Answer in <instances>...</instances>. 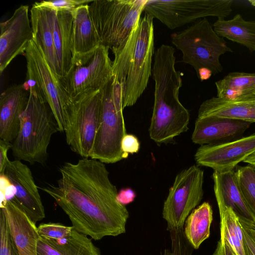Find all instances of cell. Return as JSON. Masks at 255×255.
Instances as JSON below:
<instances>
[{
	"label": "cell",
	"instance_id": "cell-1",
	"mask_svg": "<svg viewBox=\"0 0 255 255\" xmlns=\"http://www.w3.org/2000/svg\"><path fill=\"white\" fill-rule=\"evenodd\" d=\"M59 171L56 185L41 189L63 210L75 229L94 240L126 233L129 213L119 201L104 163L82 158L64 163Z\"/></svg>",
	"mask_w": 255,
	"mask_h": 255
},
{
	"label": "cell",
	"instance_id": "cell-2",
	"mask_svg": "<svg viewBox=\"0 0 255 255\" xmlns=\"http://www.w3.org/2000/svg\"><path fill=\"white\" fill-rule=\"evenodd\" d=\"M174 52L172 46L162 44L154 54V104L149 134L159 144L173 143L187 131L190 121L189 112L179 99L182 74L175 69Z\"/></svg>",
	"mask_w": 255,
	"mask_h": 255
},
{
	"label": "cell",
	"instance_id": "cell-3",
	"mask_svg": "<svg viewBox=\"0 0 255 255\" xmlns=\"http://www.w3.org/2000/svg\"><path fill=\"white\" fill-rule=\"evenodd\" d=\"M153 18L144 13L121 46L113 48V75L123 85V107L134 105L152 75L154 54Z\"/></svg>",
	"mask_w": 255,
	"mask_h": 255
},
{
	"label": "cell",
	"instance_id": "cell-4",
	"mask_svg": "<svg viewBox=\"0 0 255 255\" xmlns=\"http://www.w3.org/2000/svg\"><path fill=\"white\" fill-rule=\"evenodd\" d=\"M58 125L48 104L37 85L30 89L26 107L20 118L18 134L11 143L12 155L30 164H44L53 134Z\"/></svg>",
	"mask_w": 255,
	"mask_h": 255
},
{
	"label": "cell",
	"instance_id": "cell-5",
	"mask_svg": "<svg viewBox=\"0 0 255 255\" xmlns=\"http://www.w3.org/2000/svg\"><path fill=\"white\" fill-rule=\"evenodd\" d=\"M171 42L182 53V60L191 65L203 81L221 73L220 56L233 52L224 39L219 36L206 18L200 19L187 28L171 35Z\"/></svg>",
	"mask_w": 255,
	"mask_h": 255
},
{
	"label": "cell",
	"instance_id": "cell-6",
	"mask_svg": "<svg viewBox=\"0 0 255 255\" xmlns=\"http://www.w3.org/2000/svg\"><path fill=\"white\" fill-rule=\"evenodd\" d=\"M101 90L100 118L90 158L114 163L128 156L121 148L127 134L123 113V85L113 75Z\"/></svg>",
	"mask_w": 255,
	"mask_h": 255
},
{
	"label": "cell",
	"instance_id": "cell-7",
	"mask_svg": "<svg viewBox=\"0 0 255 255\" xmlns=\"http://www.w3.org/2000/svg\"><path fill=\"white\" fill-rule=\"evenodd\" d=\"M147 0H95L89 11L100 44L111 50L122 45L138 24Z\"/></svg>",
	"mask_w": 255,
	"mask_h": 255
},
{
	"label": "cell",
	"instance_id": "cell-8",
	"mask_svg": "<svg viewBox=\"0 0 255 255\" xmlns=\"http://www.w3.org/2000/svg\"><path fill=\"white\" fill-rule=\"evenodd\" d=\"M64 115V132L70 149L82 158H90L101 114V90L71 99Z\"/></svg>",
	"mask_w": 255,
	"mask_h": 255
},
{
	"label": "cell",
	"instance_id": "cell-9",
	"mask_svg": "<svg viewBox=\"0 0 255 255\" xmlns=\"http://www.w3.org/2000/svg\"><path fill=\"white\" fill-rule=\"evenodd\" d=\"M233 0H147L145 13L174 29L207 16L225 18Z\"/></svg>",
	"mask_w": 255,
	"mask_h": 255
},
{
	"label": "cell",
	"instance_id": "cell-10",
	"mask_svg": "<svg viewBox=\"0 0 255 255\" xmlns=\"http://www.w3.org/2000/svg\"><path fill=\"white\" fill-rule=\"evenodd\" d=\"M204 171L193 165L179 172L165 200L162 217L169 232L183 229L185 221L203 198Z\"/></svg>",
	"mask_w": 255,
	"mask_h": 255
},
{
	"label": "cell",
	"instance_id": "cell-11",
	"mask_svg": "<svg viewBox=\"0 0 255 255\" xmlns=\"http://www.w3.org/2000/svg\"><path fill=\"white\" fill-rule=\"evenodd\" d=\"M24 55L26 60L27 79L35 82L55 117L59 131L64 132V115L71 104V98L33 40L29 42Z\"/></svg>",
	"mask_w": 255,
	"mask_h": 255
},
{
	"label": "cell",
	"instance_id": "cell-12",
	"mask_svg": "<svg viewBox=\"0 0 255 255\" xmlns=\"http://www.w3.org/2000/svg\"><path fill=\"white\" fill-rule=\"evenodd\" d=\"M109 48L100 45L84 62L73 64L69 72L59 78L65 91L71 98L101 90L113 76Z\"/></svg>",
	"mask_w": 255,
	"mask_h": 255
},
{
	"label": "cell",
	"instance_id": "cell-13",
	"mask_svg": "<svg viewBox=\"0 0 255 255\" xmlns=\"http://www.w3.org/2000/svg\"><path fill=\"white\" fill-rule=\"evenodd\" d=\"M254 152L255 133L222 144L201 145L194 157L198 165L224 173L235 170L240 162Z\"/></svg>",
	"mask_w": 255,
	"mask_h": 255
},
{
	"label": "cell",
	"instance_id": "cell-14",
	"mask_svg": "<svg viewBox=\"0 0 255 255\" xmlns=\"http://www.w3.org/2000/svg\"><path fill=\"white\" fill-rule=\"evenodd\" d=\"M4 174L15 189L10 199L34 224L45 217L44 206L30 168L20 160H8Z\"/></svg>",
	"mask_w": 255,
	"mask_h": 255
},
{
	"label": "cell",
	"instance_id": "cell-15",
	"mask_svg": "<svg viewBox=\"0 0 255 255\" xmlns=\"http://www.w3.org/2000/svg\"><path fill=\"white\" fill-rule=\"evenodd\" d=\"M28 9V5H20L8 19L0 24L1 74L16 56L25 53L33 39Z\"/></svg>",
	"mask_w": 255,
	"mask_h": 255
},
{
	"label": "cell",
	"instance_id": "cell-16",
	"mask_svg": "<svg viewBox=\"0 0 255 255\" xmlns=\"http://www.w3.org/2000/svg\"><path fill=\"white\" fill-rule=\"evenodd\" d=\"M251 125L245 121L215 116L197 117L191 139L200 146L228 142L242 137Z\"/></svg>",
	"mask_w": 255,
	"mask_h": 255
},
{
	"label": "cell",
	"instance_id": "cell-17",
	"mask_svg": "<svg viewBox=\"0 0 255 255\" xmlns=\"http://www.w3.org/2000/svg\"><path fill=\"white\" fill-rule=\"evenodd\" d=\"M0 209L6 218L18 255H37L39 236L36 224L10 200L1 198Z\"/></svg>",
	"mask_w": 255,
	"mask_h": 255
},
{
	"label": "cell",
	"instance_id": "cell-18",
	"mask_svg": "<svg viewBox=\"0 0 255 255\" xmlns=\"http://www.w3.org/2000/svg\"><path fill=\"white\" fill-rule=\"evenodd\" d=\"M215 116L255 123V92L230 98L212 97L200 105L198 118Z\"/></svg>",
	"mask_w": 255,
	"mask_h": 255
},
{
	"label": "cell",
	"instance_id": "cell-19",
	"mask_svg": "<svg viewBox=\"0 0 255 255\" xmlns=\"http://www.w3.org/2000/svg\"><path fill=\"white\" fill-rule=\"evenodd\" d=\"M22 85L6 89L0 97V139L12 142L20 127V118L25 110L28 96Z\"/></svg>",
	"mask_w": 255,
	"mask_h": 255
},
{
	"label": "cell",
	"instance_id": "cell-20",
	"mask_svg": "<svg viewBox=\"0 0 255 255\" xmlns=\"http://www.w3.org/2000/svg\"><path fill=\"white\" fill-rule=\"evenodd\" d=\"M55 13V10L33 4L30 10V18L32 40L41 50L52 71L59 77L53 39Z\"/></svg>",
	"mask_w": 255,
	"mask_h": 255
},
{
	"label": "cell",
	"instance_id": "cell-21",
	"mask_svg": "<svg viewBox=\"0 0 255 255\" xmlns=\"http://www.w3.org/2000/svg\"><path fill=\"white\" fill-rule=\"evenodd\" d=\"M73 14V64L87 60L100 44L90 17L88 3L77 7Z\"/></svg>",
	"mask_w": 255,
	"mask_h": 255
},
{
	"label": "cell",
	"instance_id": "cell-22",
	"mask_svg": "<svg viewBox=\"0 0 255 255\" xmlns=\"http://www.w3.org/2000/svg\"><path fill=\"white\" fill-rule=\"evenodd\" d=\"M212 178L218 206L229 207L240 219L255 225V214L248 206L238 189L235 170L224 173L214 171Z\"/></svg>",
	"mask_w": 255,
	"mask_h": 255
},
{
	"label": "cell",
	"instance_id": "cell-23",
	"mask_svg": "<svg viewBox=\"0 0 255 255\" xmlns=\"http://www.w3.org/2000/svg\"><path fill=\"white\" fill-rule=\"evenodd\" d=\"M37 252V255H102L91 239L74 228L69 235L61 239L39 236Z\"/></svg>",
	"mask_w": 255,
	"mask_h": 255
},
{
	"label": "cell",
	"instance_id": "cell-24",
	"mask_svg": "<svg viewBox=\"0 0 255 255\" xmlns=\"http://www.w3.org/2000/svg\"><path fill=\"white\" fill-rule=\"evenodd\" d=\"M73 11L56 10L53 39L59 68V78L64 77L73 64Z\"/></svg>",
	"mask_w": 255,
	"mask_h": 255
},
{
	"label": "cell",
	"instance_id": "cell-25",
	"mask_svg": "<svg viewBox=\"0 0 255 255\" xmlns=\"http://www.w3.org/2000/svg\"><path fill=\"white\" fill-rule=\"evenodd\" d=\"M213 26L219 36L255 51V20H246L238 13L229 20L218 18Z\"/></svg>",
	"mask_w": 255,
	"mask_h": 255
},
{
	"label": "cell",
	"instance_id": "cell-26",
	"mask_svg": "<svg viewBox=\"0 0 255 255\" xmlns=\"http://www.w3.org/2000/svg\"><path fill=\"white\" fill-rule=\"evenodd\" d=\"M213 221V211L207 202L194 209L187 218L183 232L188 242L194 249L210 235V227Z\"/></svg>",
	"mask_w": 255,
	"mask_h": 255
},
{
	"label": "cell",
	"instance_id": "cell-27",
	"mask_svg": "<svg viewBox=\"0 0 255 255\" xmlns=\"http://www.w3.org/2000/svg\"><path fill=\"white\" fill-rule=\"evenodd\" d=\"M217 97L230 98L255 92V73H229L215 82Z\"/></svg>",
	"mask_w": 255,
	"mask_h": 255
},
{
	"label": "cell",
	"instance_id": "cell-28",
	"mask_svg": "<svg viewBox=\"0 0 255 255\" xmlns=\"http://www.w3.org/2000/svg\"><path fill=\"white\" fill-rule=\"evenodd\" d=\"M220 216V235L224 238L236 255H246L243 234L238 216L227 206H218Z\"/></svg>",
	"mask_w": 255,
	"mask_h": 255
},
{
	"label": "cell",
	"instance_id": "cell-29",
	"mask_svg": "<svg viewBox=\"0 0 255 255\" xmlns=\"http://www.w3.org/2000/svg\"><path fill=\"white\" fill-rule=\"evenodd\" d=\"M235 176L238 189L246 203L255 214V167L238 165Z\"/></svg>",
	"mask_w": 255,
	"mask_h": 255
},
{
	"label": "cell",
	"instance_id": "cell-30",
	"mask_svg": "<svg viewBox=\"0 0 255 255\" xmlns=\"http://www.w3.org/2000/svg\"><path fill=\"white\" fill-rule=\"evenodd\" d=\"M0 255H18L6 218L0 209Z\"/></svg>",
	"mask_w": 255,
	"mask_h": 255
},
{
	"label": "cell",
	"instance_id": "cell-31",
	"mask_svg": "<svg viewBox=\"0 0 255 255\" xmlns=\"http://www.w3.org/2000/svg\"><path fill=\"white\" fill-rule=\"evenodd\" d=\"M37 229L40 237L45 239L58 240L69 235L74 227L60 223H48L40 224Z\"/></svg>",
	"mask_w": 255,
	"mask_h": 255
},
{
	"label": "cell",
	"instance_id": "cell-32",
	"mask_svg": "<svg viewBox=\"0 0 255 255\" xmlns=\"http://www.w3.org/2000/svg\"><path fill=\"white\" fill-rule=\"evenodd\" d=\"M169 232L173 255H192L193 248L185 238L183 229Z\"/></svg>",
	"mask_w": 255,
	"mask_h": 255
},
{
	"label": "cell",
	"instance_id": "cell-33",
	"mask_svg": "<svg viewBox=\"0 0 255 255\" xmlns=\"http://www.w3.org/2000/svg\"><path fill=\"white\" fill-rule=\"evenodd\" d=\"M91 0H43L35 2L34 5L37 6L45 7L58 10H74L77 7L91 2Z\"/></svg>",
	"mask_w": 255,
	"mask_h": 255
},
{
	"label": "cell",
	"instance_id": "cell-34",
	"mask_svg": "<svg viewBox=\"0 0 255 255\" xmlns=\"http://www.w3.org/2000/svg\"><path fill=\"white\" fill-rule=\"evenodd\" d=\"M246 255H255V230L250 223L239 219Z\"/></svg>",
	"mask_w": 255,
	"mask_h": 255
},
{
	"label": "cell",
	"instance_id": "cell-35",
	"mask_svg": "<svg viewBox=\"0 0 255 255\" xmlns=\"http://www.w3.org/2000/svg\"><path fill=\"white\" fill-rule=\"evenodd\" d=\"M140 147L137 138L134 135L126 134L123 138L121 148L124 153L127 154L137 153Z\"/></svg>",
	"mask_w": 255,
	"mask_h": 255
},
{
	"label": "cell",
	"instance_id": "cell-36",
	"mask_svg": "<svg viewBox=\"0 0 255 255\" xmlns=\"http://www.w3.org/2000/svg\"><path fill=\"white\" fill-rule=\"evenodd\" d=\"M12 143L0 139V174L4 173L8 158L7 157V152L11 149Z\"/></svg>",
	"mask_w": 255,
	"mask_h": 255
},
{
	"label": "cell",
	"instance_id": "cell-37",
	"mask_svg": "<svg viewBox=\"0 0 255 255\" xmlns=\"http://www.w3.org/2000/svg\"><path fill=\"white\" fill-rule=\"evenodd\" d=\"M213 255H236L226 240L220 237Z\"/></svg>",
	"mask_w": 255,
	"mask_h": 255
},
{
	"label": "cell",
	"instance_id": "cell-38",
	"mask_svg": "<svg viewBox=\"0 0 255 255\" xmlns=\"http://www.w3.org/2000/svg\"><path fill=\"white\" fill-rule=\"evenodd\" d=\"M135 196V193L132 189L126 188L121 189L118 192V199L121 203L125 205L132 202Z\"/></svg>",
	"mask_w": 255,
	"mask_h": 255
},
{
	"label": "cell",
	"instance_id": "cell-39",
	"mask_svg": "<svg viewBox=\"0 0 255 255\" xmlns=\"http://www.w3.org/2000/svg\"><path fill=\"white\" fill-rule=\"evenodd\" d=\"M243 162L255 167V152L246 158Z\"/></svg>",
	"mask_w": 255,
	"mask_h": 255
},
{
	"label": "cell",
	"instance_id": "cell-40",
	"mask_svg": "<svg viewBox=\"0 0 255 255\" xmlns=\"http://www.w3.org/2000/svg\"><path fill=\"white\" fill-rule=\"evenodd\" d=\"M164 255H173L171 251H169L168 249L165 250Z\"/></svg>",
	"mask_w": 255,
	"mask_h": 255
},
{
	"label": "cell",
	"instance_id": "cell-41",
	"mask_svg": "<svg viewBox=\"0 0 255 255\" xmlns=\"http://www.w3.org/2000/svg\"><path fill=\"white\" fill-rule=\"evenodd\" d=\"M251 226L255 230V225L250 223Z\"/></svg>",
	"mask_w": 255,
	"mask_h": 255
}]
</instances>
